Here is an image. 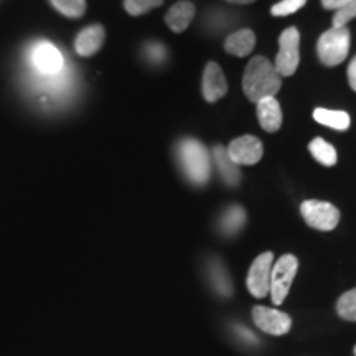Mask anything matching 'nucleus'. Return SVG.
Wrapping results in <instances>:
<instances>
[{"instance_id":"nucleus-1","label":"nucleus","mask_w":356,"mask_h":356,"mask_svg":"<svg viewBox=\"0 0 356 356\" xmlns=\"http://www.w3.org/2000/svg\"><path fill=\"white\" fill-rule=\"evenodd\" d=\"M282 86V79L274 63L264 56H256L249 61L243 76L244 95L249 101L259 102L264 97H275Z\"/></svg>"},{"instance_id":"nucleus-2","label":"nucleus","mask_w":356,"mask_h":356,"mask_svg":"<svg viewBox=\"0 0 356 356\" xmlns=\"http://www.w3.org/2000/svg\"><path fill=\"white\" fill-rule=\"evenodd\" d=\"M178 160L191 184L204 185L211 177V155L202 142L184 139L177 145Z\"/></svg>"},{"instance_id":"nucleus-3","label":"nucleus","mask_w":356,"mask_h":356,"mask_svg":"<svg viewBox=\"0 0 356 356\" xmlns=\"http://www.w3.org/2000/svg\"><path fill=\"white\" fill-rule=\"evenodd\" d=\"M348 26H332L317 42V55L325 66H337L343 63L350 51Z\"/></svg>"},{"instance_id":"nucleus-4","label":"nucleus","mask_w":356,"mask_h":356,"mask_svg":"<svg viewBox=\"0 0 356 356\" xmlns=\"http://www.w3.org/2000/svg\"><path fill=\"white\" fill-rule=\"evenodd\" d=\"M299 261L293 254H286L280 259L274 261L273 270H270V289L269 296L274 305H282L286 300L291 286L296 279Z\"/></svg>"},{"instance_id":"nucleus-5","label":"nucleus","mask_w":356,"mask_h":356,"mask_svg":"<svg viewBox=\"0 0 356 356\" xmlns=\"http://www.w3.org/2000/svg\"><path fill=\"white\" fill-rule=\"evenodd\" d=\"M300 35L296 26L284 30L279 37V51L273 61L280 76H292L300 61Z\"/></svg>"},{"instance_id":"nucleus-6","label":"nucleus","mask_w":356,"mask_h":356,"mask_svg":"<svg viewBox=\"0 0 356 356\" xmlns=\"http://www.w3.org/2000/svg\"><path fill=\"white\" fill-rule=\"evenodd\" d=\"M300 213L310 228L318 231H332L340 222V211L332 203L320 200H307L302 203Z\"/></svg>"},{"instance_id":"nucleus-7","label":"nucleus","mask_w":356,"mask_h":356,"mask_svg":"<svg viewBox=\"0 0 356 356\" xmlns=\"http://www.w3.org/2000/svg\"><path fill=\"white\" fill-rule=\"evenodd\" d=\"M274 266V254L273 252H262L257 256L248 273V291L256 299H264L269 293L270 289V270Z\"/></svg>"},{"instance_id":"nucleus-8","label":"nucleus","mask_w":356,"mask_h":356,"mask_svg":"<svg viewBox=\"0 0 356 356\" xmlns=\"http://www.w3.org/2000/svg\"><path fill=\"white\" fill-rule=\"evenodd\" d=\"M252 320H254L257 328L274 337L286 335L292 328V318L289 317L286 312L269 309V307H254L252 309Z\"/></svg>"},{"instance_id":"nucleus-9","label":"nucleus","mask_w":356,"mask_h":356,"mask_svg":"<svg viewBox=\"0 0 356 356\" xmlns=\"http://www.w3.org/2000/svg\"><path fill=\"white\" fill-rule=\"evenodd\" d=\"M229 159L233 160L238 167L241 165H254L262 159L264 154V147H262L261 140L254 136H243L238 137L231 142L228 149Z\"/></svg>"},{"instance_id":"nucleus-10","label":"nucleus","mask_w":356,"mask_h":356,"mask_svg":"<svg viewBox=\"0 0 356 356\" xmlns=\"http://www.w3.org/2000/svg\"><path fill=\"white\" fill-rule=\"evenodd\" d=\"M30 60H32L35 70L38 73L47 74V76L58 74L63 68V56L55 44L50 42H40L35 44L32 53H30Z\"/></svg>"},{"instance_id":"nucleus-11","label":"nucleus","mask_w":356,"mask_h":356,"mask_svg":"<svg viewBox=\"0 0 356 356\" xmlns=\"http://www.w3.org/2000/svg\"><path fill=\"white\" fill-rule=\"evenodd\" d=\"M228 92V83L220 65L210 61L203 71V96L208 102L220 101Z\"/></svg>"},{"instance_id":"nucleus-12","label":"nucleus","mask_w":356,"mask_h":356,"mask_svg":"<svg viewBox=\"0 0 356 356\" xmlns=\"http://www.w3.org/2000/svg\"><path fill=\"white\" fill-rule=\"evenodd\" d=\"M106 40V32L102 25H91L79 32L74 42V48L79 56H92L101 50Z\"/></svg>"},{"instance_id":"nucleus-13","label":"nucleus","mask_w":356,"mask_h":356,"mask_svg":"<svg viewBox=\"0 0 356 356\" xmlns=\"http://www.w3.org/2000/svg\"><path fill=\"white\" fill-rule=\"evenodd\" d=\"M257 104V119L266 132H277L282 126V109L275 97H264Z\"/></svg>"},{"instance_id":"nucleus-14","label":"nucleus","mask_w":356,"mask_h":356,"mask_svg":"<svg viewBox=\"0 0 356 356\" xmlns=\"http://www.w3.org/2000/svg\"><path fill=\"white\" fill-rule=\"evenodd\" d=\"M195 17V6L188 0H180L175 6L170 7V10L165 15V24L168 29L175 33H181L184 30L188 29Z\"/></svg>"},{"instance_id":"nucleus-15","label":"nucleus","mask_w":356,"mask_h":356,"mask_svg":"<svg viewBox=\"0 0 356 356\" xmlns=\"http://www.w3.org/2000/svg\"><path fill=\"white\" fill-rule=\"evenodd\" d=\"M213 160H215V165L226 185L236 186L239 184V180H241V170H239V167L229 159L225 147L216 145L215 149H213Z\"/></svg>"},{"instance_id":"nucleus-16","label":"nucleus","mask_w":356,"mask_h":356,"mask_svg":"<svg viewBox=\"0 0 356 356\" xmlns=\"http://www.w3.org/2000/svg\"><path fill=\"white\" fill-rule=\"evenodd\" d=\"M256 47V35L252 30L243 29L238 30V32L231 33L225 42V50L229 53V55L243 58L248 56L249 53L254 50Z\"/></svg>"},{"instance_id":"nucleus-17","label":"nucleus","mask_w":356,"mask_h":356,"mask_svg":"<svg viewBox=\"0 0 356 356\" xmlns=\"http://www.w3.org/2000/svg\"><path fill=\"white\" fill-rule=\"evenodd\" d=\"M314 119L322 126H327L335 131H346L350 127V114L345 111H332L318 108L314 111Z\"/></svg>"},{"instance_id":"nucleus-18","label":"nucleus","mask_w":356,"mask_h":356,"mask_svg":"<svg viewBox=\"0 0 356 356\" xmlns=\"http://www.w3.org/2000/svg\"><path fill=\"white\" fill-rule=\"evenodd\" d=\"M309 150H310L312 157H314L317 162H320L325 167H333L337 163L338 157H337L335 147L328 144L327 140L320 139V137H317V139H314L310 142Z\"/></svg>"},{"instance_id":"nucleus-19","label":"nucleus","mask_w":356,"mask_h":356,"mask_svg":"<svg viewBox=\"0 0 356 356\" xmlns=\"http://www.w3.org/2000/svg\"><path fill=\"white\" fill-rule=\"evenodd\" d=\"M244 222H246V213L241 207L233 204L228 210L225 211V215L221 218V229L226 234H236L239 229H243Z\"/></svg>"},{"instance_id":"nucleus-20","label":"nucleus","mask_w":356,"mask_h":356,"mask_svg":"<svg viewBox=\"0 0 356 356\" xmlns=\"http://www.w3.org/2000/svg\"><path fill=\"white\" fill-rule=\"evenodd\" d=\"M50 3L70 19H79L86 12V0H50Z\"/></svg>"},{"instance_id":"nucleus-21","label":"nucleus","mask_w":356,"mask_h":356,"mask_svg":"<svg viewBox=\"0 0 356 356\" xmlns=\"http://www.w3.org/2000/svg\"><path fill=\"white\" fill-rule=\"evenodd\" d=\"M337 314L348 322H356V287L345 292L337 302Z\"/></svg>"},{"instance_id":"nucleus-22","label":"nucleus","mask_w":356,"mask_h":356,"mask_svg":"<svg viewBox=\"0 0 356 356\" xmlns=\"http://www.w3.org/2000/svg\"><path fill=\"white\" fill-rule=\"evenodd\" d=\"M213 284H215V289L221 296H231V280L228 275H226V270L222 269V266L220 262L215 261L211 264L210 269Z\"/></svg>"},{"instance_id":"nucleus-23","label":"nucleus","mask_w":356,"mask_h":356,"mask_svg":"<svg viewBox=\"0 0 356 356\" xmlns=\"http://www.w3.org/2000/svg\"><path fill=\"white\" fill-rule=\"evenodd\" d=\"M163 3V0H124V8L129 15H142V13H147L154 8L160 7Z\"/></svg>"},{"instance_id":"nucleus-24","label":"nucleus","mask_w":356,"mask_h":356,"mask_svg":"<svg viewBox=\"0 0 356 356\" xmlns=\"http://www.w3.org/2000/svg\"><path fill=\"white\" fill-rule=\"evenodd\" d=\"M307 3V0H280V2L275 3L270 8V13L274 17H286V15H292V13L299 12L302 7Z\"/></svg>"},{"instance_id":"nucleus-25","label":"nucleus","mask_w":356,"mask_h":356,"mask_svg":"<svg viewBox=\"0 0 356 356\" xmlns=\"http://www.w3.org/2000/svg\"><path fill=\"white\" fill-rule=\"evenodd\" d=\"M356 17V0H350L343 7L335 10L333 15V25L332 26H346L348 22H351Z\"/></svg>"},{"instance_id":"nucleus-26","label":"nucleus","mask_w":356,"mask_h":356,"mask_svg":"<svg viewBox=\"0 0 356 356\" xmlns=\"http://www.w3.org/2000/svg\"><path fill=\"white\" fill-rule=\"evenodd\" d=\"M348 2L350 0H322V6L327 10H338V8H341Z\"/></svg>"},{"instance_id":"nucleus-27","label":"nucleus","mask_w":356,"mask_h":356,"mask_svg":"<svg viewBox=\"0 0 356 356\" xmlns=\"http://www.w3.org/2000/svg\"><path fill=\"white\" fill-rule=\"evenodd\" d=\"M348 83L353 91H356V56L351 60V63L348 66Z\"/></svg>"},{"instance_id":"nucleus-28","label":"nucleus","mask_w":356,"mask_h":356,"mask_svg":"<svg viewBox=\"0 0 356 356\" xmlns=\"http://www.w3.org/2000/svg\"><path fill=\"white\" fill-rule=\"evenodd\" d=\"M229 3H238V6H248V3L256 2V0H226Z\"/></svg>"},{"instance_id":"nucleus-29","label":"nucleus","mask_w":356,"mask_h":356,"mask_svg":"<svg viewBox=\"0 0 356 356\" xmlns=\"http://www.w3.org/2000/svg\"><path fill=\"white\" fill-rule=\"evenodd\" d=\"M355 356H356V346H355Z\"/></svg>"}]
</instances>
